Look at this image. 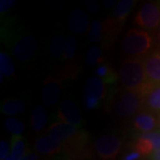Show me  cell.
I'll list each match as a JSON object with an SVG mask.
<instances>
[{
    "instance_id": "1",
    "label": "cell",
    "mask_w": 160,
    "mask_h": 160,
    "mask_svg": "<svg viewBox=\"0 0 160 160\" xmlns=\"http://www.w3.org/2000/svg\"><path fill=\"white\" fill-rule=\"evenodd\" d=\"M48 135L61 143L63 150L75 159H85L92 154L89 134L79 127L59 121L49 126Z\"/></svg>"
},
{
    "instance_id": "2",
    "label": "cell",
    "mask_w": 160,
    "mask_h": 160,
    "mask_svg": "<svg viewBox=\"0 0 160 160\" xmlns=\"http://www.w3.org/2000/svg\"><path fill=\"white\" fill-rule=\"evenodd\" d=\"M118 80L126 91L144 98L155 86L147 78L142 59L128 58L119 69Z\"/></svg>"
},
{
    "instance_id": "3",
    "label": "cell",
    "mask_w": 160,
    "mask_h": 160,
    "mask_svg": "<svg viewBox=\"0 0 160 160\" xmlns=\"http://www.w3.org/2000/svg\"><path fill=\"white\" fill-rule=\"evenodd\" d=\"M154 46V38L150 32L140 29H131L122 43V49L129 58L146 57Z\"/></svg>"
},
{
    "instance_id": "4",
    "label": "cell",
    "mask_w": 160,
    "mask_h": 160,
    "mask_svg": "<svg viewBox=\"0 0 160 160\" xmlns=\"http://www.w3.org/2000/svg\"><path fill=\"white\" fill-rule=\"evenodd\" d=\"M142 109V98L138 94L126 91L118 99L115 110L118 117L122 118H129L136 115Z\"/></svg>"
},
{
    "instance_id": "5",
    "label": "cell",
    "mask_w": 160,
    "mask_h": 160,
    "mask_svg": "<svg viewBox=\"0 0 160 160\" xmlns=\"http://www.w3.org/2000/svg\"><path fill=\"white\" fill-rule=\"evenodd\" d=\"M122 148L118 138L111 134H103L95 142L94 149L99 160H116Z\"/></svg>"
},
{
    "instance_id": "6",
    "label": "cell",
    "mask_w": 160,
    "mask_h": 160,
    "mask_svg": "<svg viewBox=\"0 0 160 160\" xmlns=\"http://www.w3.org/2000/svg\"><path fill=\"white\" fill-rule=\"evenodd\" d=\"M134 22L144 30H153L160 25V5L148 3L140 9L134 17Z\"/></svg>"
},
{
    "instance_id": "7",
    "label": "cell",
    "mask_w": 160,
    "mask_h": 160,
    "mask_svg": "<svg viewBox=\"0 0 160 160\" xmlns=\"http://www.w3.org/2000/svg\"><path fill=\"white\" fill-rule=\"evenodd\" d=\"M58 118L61 122L79 127L82 124V115L78 105L71 100L66 99L61 102L58 109Z\"/></svg>"
},
{
    "instance_id": "8",
    "label": "cell",
    "mask_w": 160,
    "mask_h": 160,
    "mask_svg": "<svg viewBox=\"0 0 160 160\" xmlns=\"http://www.w3.org/2000/svg\"><path fill=\"white\" fill-rule=\"evenodd\" d=\"M38 49V39L32 36H25L13 46V53L20 61L27 62L34 57Z\"/></svg>"
},
{
    "instance_id": "9",
    "label": "cell",
    "mask_w": 160,
    "mask_h": 160,
    "mask_svg": "<svg viewBox=\"0 0 160 160\" xmlns=\"http://www.w3.org/2000/svg\"><path fill=\"white\" fill-rule=\"evenodd\" d=\"M63 86L61 80L53 77H49L45 82L43 89V102L44 104L52 107L55 105L60 100L62 93Z\"/></svg>"
},
{
    "instance_id": "10",
    "label": "cell",
    "mask_w": 160,
    "mask_h": 160,
    "mask_svg": "<svg viewBox=\"0 0 160 160\" xmlns=\"http://www.w3.org/2000/svg\"><path fill=\"white\" fill-rule=\"evenodd\" d=\"M144 69L149 81L154 86H160V51L150 52L143 59Z\"/></svg>"
},
{
    "instance_id": "11",
    "label": "cell",
    "mask_w": 160,
    "mask_h": 160,
    "mask_svg": "<svg viewBox=\"0 0 160 160\" xmlns=\"http://www.w3.org/2000/svg\"><path fill=\"white\" fill-rule=\"evenodd\" d=\"M69 27L70 30L77 35H86L89 32L91 23L86 12L82 9H76L69 14Z\"/></svg>"
},
{
    "instance_id": "12",
    "label": "cell",
    "mask_w": 160,
    "mask_h": 160,
    "mask_svg": "<svg viewBox=\"0 0 160 160\" xmlns=\"http://www.w3.org/2000/svg\"><path fill=\"white\" fill-rule=\"evenodd\" d=\"M107 94V86L102 80L96 76L88 78L85 85V98H92L98 101L103 100Z\"/></svg>"
},
{
    "instance_id": "13",
    "label": "cell",
    "mask_w": 160,
    "mask_h": 160,
    "mask_svg": "<svg viewBox=\"0 0 160 160\" xmlns=\"http://www.w3.org/2000/svg\"><path fill=\"white\" fill-rule=\"evenodd\" d=\"M35 149L38 152L46 156H54L63 150L62 145L50 135L38 138L35 142Z\"/></svg>"
},
{
    "instance_id": "14",
    "label": "cell",
    "mask_w": 160,
    "mask_h": 160,
    "mask_svg": "<svg viewBox=\"0 0 160 160\" xmlns=\"http://www.w3.org/2000/svg\"><path fill=\"white\" fill-rule=\"evenodd\" d=\"M158 126V120L154 114L146 110H141L133 118V126L142 133L153 132Z\"/></svg>"
},
{
    "instance_id": "15",
    "label": "cell",
    "mask_w": 160,
    "mask_h": 160,
    "mask_svg": "<svg viewBox=\"0 0 160 160\" xmlns=\"http://www.w3.org/2000/svg\"><path fill=\"white\" fill-rule=\"evenodd\" d=\"M150 113H160V86H155L142 99V109Z\"/></svg>"
},
{
    "instance_id": "16",
    "label": "cell",
    "mask_w": 160,
    "mask_h": 160,
    "mask_svg": "<svg viewBox=\"0 0 160 160\" xmlns=\"http://www.w3.org/2000/svg\"><path fill=\"white\" fill-rule=\"evenodd\" d=\"M26 103L20 99H6L1 104V110L6 116H17L26 110Z\"/></svg>"
},
{
    "instance_id": "17",
    "label": "cell",
    "mask_w": 160,
    "mask_h": 160,
    "mask_svg": "<svg viewBox=\"0 0 160 160\" xmlns=\"http://www.w3.org/2000/svg\"><path fill=\"white\" fill-rule=\"evenodd\" d=\"M48 119L46 109L42 105H38L31 113L30 126L36 132H41L46 126Z\"/></svg>"
},
{
    "instance_id": "18",
    "label": "cell",
    "mask_w": 160,
    "mask_h": 160,
    "mask_svg": "<svg viewBox=\"0 0 160 160\" xmlns=\"http://www.w3.org/2000/svg\"><path fill=\"white\" fill-rule=\"evenodd\" d=\"M135 3H136V1H134V0L120 1L119 3L117 4V6H115L114 10L111 14V17L114 18L118 22L124 24Z\"/></svg>"
},
{
    "instance_id": "19",
    "label": "cell",
    "mask_w": 160,
    "mask_h": 160,
    "mask_svg": "<svg viewBox=\"0 0 160 160\" xmlns=\"http://www.w3.org/2000/svg\"><path fill=\"white\" fill-rule=\"evenodd\" d=\"M94 73L95 76L100 78L106 85H112L118 80V76L117 75L113 68L108 63H102L97 66V68L94 70Z\"/></svg>"
},
{
    "instance_id": "20",
    "label": "cell",
    "mask_w": 160,
    "mask_h": 160,
    "mask_svg": "<svg viewBox=\"0 0 160 160\" xmlns=\"http://www.w3.org/2000/svg\"><path fill=\"white\" fill-rule=\"evenodd\" d=\"M123 23L118 22L111 16L103 21V38L113 39L118 37L122 30Z\"/></svg>"
},
{
    "instance_id": "21",
    "label": "cell",
    "mask_w": 160,
    "mask_h": 160,
    "mask_svg": "<svg viewBox=\"0 0 160 160\" xmlns=\"http://www.w3.org/2000/svg\"><path fill=\"white\" fill-rule=\"evenodd\" d=\"M105 58L103 56L102 49L97 45L92 46L88 51L86 57V63L89 67L99 66L104 62Z\"/></svg>"
},
{
    "instance_id": "22",
    "label": "cell",
    "mask_w": 160,
    "mask_h": 160,
    "mask_svg": "<svg viewBox=\"0 0 160 160\" xmlns=\"http://www.w3.org/2000/svg\"><path fill=\"white\" fill-rule=\"evenodd\" d=\"M28 152L29 151L22 136L12 135L11 140V154L17 159L22 160Z\"/></svg>"
},
{
    "instance_id": "23",
    "label": "cell",
    "mask_w": 160,
    "mask_h": 160,
    "mask_svg": "<svg viewBox=\"0 0 160 160\" xmlns=\"http://www.w3.org/2000/svg\"><path fill=\"white\" fill-rule=\"evenodd\" d=\"M133 149L138 151L142 157L152 155L156 151L154 144L152 143V142L147 138L143 137L142 135H140L135 141L133 144Z\"/></svg>"
},
{
    "instance_id": "24",
    "label": "cell",
    "mask_w": 160,
    "mask_h": 160,
    "mask_svg": "<svg viewBox=\"0 0 160 160\" xmlns=\"http://www.w3.org/2000/svg\"><path fill=\"white\" fill-rule=\"evenodd\" d=\"M66 41L67 38L63 35H56L51 42L50 50L52 54L56 58L63 57L65 47H66Z\"/></svg>"
},
{
    "instance_id": "25",
    "label": "cell",
    "mask_w": 160,
    "mask_h": 160,
    "mask_svg": "<svg viewBox=\"0 0 160 160\" xmlns=\"http://www.w3.org/2000/svg\"><path fill=\"white\" fill-rule=\"evenodd\" d=\"M15 73V66L14 63L12 61L10 56L1 52L0 53V75L6 77H12Z\"/></svg>"
},
{
    "instance_id": "26",
    "label": "cell",
    "mask_w": 160,
    "mask_h": 160,
    "mask_svg": "<svg viewBox=\"0 0 160 160\" xmlns=\"http://www.w3.org/2000/svg\"><path fill=\"white\" fill-rule=\"evenodd\" d=\"M88 38L92 43H97L103 38V22L94 20L91 22L88 32Z\"/></svg>"
},
{
    "instance_id": "27",
    "label": "cell",
    "mask_w": 160,
    "mask_h": 160,
    "mask_svg": "<svg viewBox=\"0 0 160 160\" xmlns=\"http://www.w3.org/2000/svg\"><path fill=\"white\" fill-rule=\"evenodd\" d=\"M5 127L7 131H9L12 135L22 136L25 130V126L21 120L15 118H8L5 121Z\"/></svg>"
},
{
    "instance_id": "28",
    "label": "cell",
    "mask_w": 160,
    "mask_h": 160,
    "mask_svg": "<svg viewBox=\"0 0 160 160\" xmlns=\"http://www.w3.org/2000/svg\"><path fill=\"white\" fill-rule=\"evenodd\" d=\"M77 51V40L73 36H69L66 41V47L62 59L64 61H69L73 59Z\"/></svg>"
},
{
    "instance_id": "29",
    "label": "cell",
    "mask_w": 160,
    "mask_h": 160,
    "mask_svg": "<svg viewBox=\"0 0 160 160\" xmlns=\"http://www.w3.org/2000/svg\"><path fill=\"white\" fill-rule=\"evenodd\" d=\"M143 137L147 138L150 140L152 143L154 144L155 150H159L160 149V132L159 131H153L142 133V134Z\"/></svg>"
},
{
    "instance_id": "30",
    "label": "cell",
    "mask_w": 160,
    "mask_h": 160,
    "mask_svg": "<svg viewBox=\"0 0 160 160\" xmlns=\"http://www.w3.org/2000/svg\"><path fill=\"white\" fill-rule=\"evenodd\" d=\"M10 145L6 141L2 140L0 142V160H6L10 155Z\"/></svg>"
},
{
    "instance_id": "31",
    "label": "cell",
    "mask_w": 160,
    "mask_h": 160,
    "mask_svg": "<svg viewBox=\"0 0 160 160\" xmlns=\"http://www.w3.org/2000/svg\"><path fill=\"white\" fill-rule=\"evenodd\" d=\"M85 6H86V10L89 12L90 13H92V14H95V13L99 12L100 8H101L100 4L96 1H93V0L86 1Z\"/></svg>"
},
{
    "instance_id": "32",
    "label": "cell",
    "mask_w": 160,
    "mask_h": 160,
    "mask_svg": "<svg viewBox=\"0 0 160 160\" xmlns=\"http://www.w3.org/2000/svg\"><path fill=\"white\" fill-rule=\"evenodd\" d=\"M16 4L15 0H1L0 1V12L1 13H4L11 9L12 6Z\"/></svg>"
},
{
    "instance_id": "33",
    "label": "cell",
    "mask_w": 160,
    "mask_h": 160,
    "mask_svg": "<svg viewBox=\"0 0 160 160\" xmlns=\"http://www.w3.org/2000/svg\"><path fill=\"white\" fill-rule=\"evenodd\" d=\"M142 156L140 154L138 151L133 149L132 151H130L127 154L125 155L124 158H123V160H142Z\"/></svg>"
},
{
    "instance_id": "34",
    "label": "cell",
    "mask_w": 160,
    "mask_h": 160,
    "mask_svg": "<svg viewBox=\"0 0 160 160\" xmlns=\"http://www.w3.org/2000/svg\"><path fill=\"white\" fill-rule=\"evenodd\" d=\"M22 160H40L38 155L32 151H29Z\"/></svg>"
},
{
    "instance_id": "35",
    "label": "cell",
    "mask_w": 160,
    "mask_h": 160,
    "mask_svg": "<svg viewBox=\"0 0 160 160\" xmlns=\"http://www.w3.org/2000/svg\"><path fill=\"white\" fill-rule=\"evenodd\" d=\"M103 4H104V6H106V7L110 8V7H112V6H114L116 5V1H104Z\"/></svg>"
},
{
    "instance_id": "36",
    "label": "cell",
    "mask_w": 160,
    "mask_h": 160,
    "mask_svg": "<svg viewBox=\"0 0 160 160\" xmlns=\"http://www.w3.org/2000/svg\"><path fill=\"white\" fill-rule=\"evenodd\" d=\"M152 158H153V160H160V149L155 151L152 154Z\"/></svg>"
},
{
    "instance_id": "37",
    "label": "cell",
    "mask_w": 160,
    "mask_h": 160,
    "mask_svg": "<svg viewBox=\"0 0 160 160\" xmlns=\"http://www.w3.org/2000/svg\"><path fill=\"white\" fill-rule=\"evenodd\" d=\"M6 160H19V159H17V158H16L15 157H13V156H12L11 153H10V155H9V156L7 157V158H6Z\"/></svg>"
},
{
    "instance_id": "38",
    "label": "cell",
    "mask_w": 160,
    "mask_h": 160,
    "mask_svg": "<svg viewBox=\"0 0 160 160\" xmlns=\"http://www.w3.org/2000/svg\"><path fill=\"white\" fill-rule=\"evenodd\" d=\"M157 39H158V43H159V45H160V27H159V29H158V34H157Z\"/></svg>"
},
{
    "instance_id": "39",
    "label": "cell",
    "mask_w": 160,
    "mask_h": 160,
    "mask_svg": "<svg viewBox=\"0 0 160 160\" xmlns=\"http://www.w3.org/2000/svg\"><path fill=\"white\" fill-rule=\"evenodd\" d=\"M66 160H85V159H75V158H71V159H66Z\"/></svg>"
}]
</instances>
